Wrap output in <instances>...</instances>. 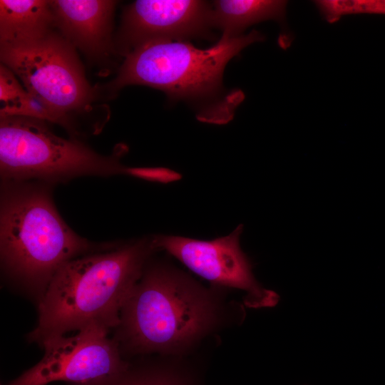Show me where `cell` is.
Here are the masks:
<instances>
[{
    "label": "cell",
    "instance_id": "obj_1",
    "mask_svg": "<svg viewBox=\"0 0 385 385\" xmlns=\"http://www.w3.org/2000/svg\"><path fill=\"white\" fill-rule=\"evenodd\" d=\"M154 250L152 238H144L67 262L37 304V324L27 334L28 341L41 346L89 327L114 330L122 307Z\"/></svg>",
    "mask_w": 385,
    "mask_h": 385
},
{
    "label": "cell",
    "instance_id": "obj_2",
    "mask_svg": "<svg viewBox=\"0 0 385 385\" xmlns=\"http://www.w3.org/2000/svg\"><path fill=\"white\" fill-rule=\"evenodd\" d=\"M4 183L0 210L1 267L38 304L64 264L97 249L64 222L47 188L24 182Z\"/></svg>",
    "mask_w": 385,
    "mask_h": 385
},
{
    "label": "cell",
    "instance_id": "obj_3",
    "mask_svg": "<svg viewBox=\"0 0 385 385\" xmlns=\"http://www.w3.org/2000/svg\"><path fill=\"white\" fill-rule=\"evenodd\" d=\"M207 291L165 266L144 269L124 302L114 329L123 356L170 353L190 345L215 320Z\"/></svg>",
    "mask_w": 385,
    "mask_h": 385
},
{
    "label": "cell",
    "instance_id": "obj_4",
    "mask_svg": "<svg viewBox=\"0 0 385 385\" xmlns=\"http://www.w3.org/2000/svg\"><path fill=\"white\" fill-rule=\"evenodd\" d=\"M265 40L253 30L247 34L220 38L200 49L189 41H160L143 44L127 55L117 76L107 85L112 94L129 85H144L163 91L170 99L202 108L219 100L228 62L247 46Z\"/></svg>",
    "mask_w": 385,
    "mask_h": 385
},
{
    "label": "cell",
    "instance_id": "obj_5",
    "mask_svg": "<svg viewBox=\"0 0 385 385\" xmlns=\"http://www.w3.org/2000/svg\"><path fill=\"white\" fill-rule=\"evenodd\" d=\"M117 154L102 155L76 140L54 134L45 120L4 116L0 120V173L4 182H63L83 175L124 173Z\"/></svg>",
    "mask_w": 385,
    "mask_h": 385
},
{
    "label": "cell",
    "instance_id": "obj_6",
    "mask_svg": "<svg viewBox=\"0 0 385 385\" xmlns=\"http://www.w3.org/2000/svg\"><path fill=\"white\" fill-rule=\"evenodd\" d=\"M0 58L26 91L52 112L58 124L76 130L72 117L88 111L97 92L86 81L76 48L58 30L0 44Z\"/></svg>",
    "mask_w": 385,
    "mask_h": 385
},
{
    "label": "cell",
    "instance_id": "obj_7",
    "mask_svg": "<svg viewBox=\"0 0 385 385\" xmlns=\"http://www.w3.org/2000/svg\"><path fill=\"white\" fill-rule=\"evenodd\" d=\"M110 331L89 327L71 337L51 339L41 346V360L8 385H46L53 381L86 384L116 376L130 364Z\"/></svg>",
    "mask_w": 385,
    "mask_h": 385
},
{
    "label": "cell",
    "instance_id": "obj_8",
    "mask_svg": "<svg viewBox=\"0 0 385 385\" xmlns=\"http://www.w3.org/2000/svg\"><path fill=\"white\" fill-rule=\"evenodd\" d=\"M243 226L228 235L212 240L158 235L152 238L155 250H163L192 272L214 284L244 290L250 307H272L278 295L264 289L255 278L251 264L240 245Z\"/></svg>",
    "mask_w": 385,
    "mask_h": 385
},
{
    "label": "cell",
    "instance_id": "obj_9",
    "mask_svg": "<svg viewBox=\"0 0 385 385\" xmlns=\"http://www.w3.org/2000/svg\"><path fill=\"white\" fill-rule=\"evenodd\" d=\"M211 12L204 1H135L124 10L116 48L125 56L150 42L202 37L212 27Z\"/></svg>",
    "mask_w": 385,
    "mask_h": 385
},
{
    "label": "cell",
    "instance_id": "obj_10",
    "mask_svg": "<svg viewBox=\"0 0 385 385\" xmlns=\"http://www.w3.org/2000/svg\"><path fill=\"white\" fill-rule=\"evenodd\" d=\"M55 27L76 48L101 59L113 49L112 21L117 4L108 0L50 1Z\"/></svg>",
    "mask_w": 385,
    "mask_h": 385
},
{
    "label": "cell",
    "instance_id": "obj_11",
    "mask_svg": "<svg viewBox=\"0 0 385 385\" xmlns=\"http://www.w3.org/2000/svg\"><path fill=\"white\" fill-rule=\"evenodd\" d=\"M53 29L50 1H0V44L36 38Z\"/></svg>",
    "mask_w": 385,
    "mask_h": 385
},
{
    "label": "cell",
    "instance_id": "obj_12",
    "mask_svg": "<svg viewBox=\"0 0 385 385\" xmlns=\"http://www.w3.org/2000/svg\"><path fill=\"white\" fill-rule=\"evenodd\" d=\"M287 1L218 0L212 4V26L222 32L220 38L244 35L250 26L263 21H285Z\"/></svg>",
    "mask_w": 385,
    "mask_h": 385
},
{
    "label": "cell",
    "instance_id": "obj_13",
    "mask_svg": "<svg viewBox=\"0 0 385 385\" xmlns=\"http://www.w3.org/2000/svg\"><path fill=\"white\" fill-rule=\"evenodd\" d=\"M1 117L24 116L57 123L55 115L36 98L21 87L14 73L0 67Z\"/></svg>",
    "mask_w": 385,
    "mask_h": 385
},
{
    "label": "cell",
    "instance_id": "obj_14",
    "mask_svg": "<svg viewBox=\"0 0 385 385\" xmlns=\"http://www.w3.org/2000/svg\"><path fill=\"white\" fill-rule=\"evenodd\" d=\"M322 18L329 24L352 14L385 16V0H317L314 1Z\"/></svg>",
    "mask_w": 385,
    "mask_h": 385
},
{
    "label": "cell",
    "instance_id": "obj_15",
    "mask_svg": "<svg viewBox=\"0 0 385 385\" xmlns=\"http://www.w3.org/2000/svg\"><path fill=\"white\" fill-rule=\"evenodd\" d=\"M110 385H184L167 371L158 368L134 369L130 364L123 372L110 379Z\"/></svg>",
    "mask_w": 385,
    "mask_h": 385
},
{
    "label": "cell",
    "instance_id": "obj_16",
    "mask_svg": "<svg viewBox=\"0 0 385 385\" xmlns=\"http://www.w3.org/2000/svg\"><path fill=\"white\" fill-rule=\"evenodd\" d=\"M124 173L151 181L168 182L179 178V174L162 168H125Z\"/></svg>",
    "mask_w": 385,
    "mask_h": 385
},
{
    "label": "cell",
    "instance_id": "obj_17",
    "mask_svg": "<svg viewBox=\"0 0 385 385\" xmlns=\"http://www.w3.org/2000/svg\"><path fill=\"white\" fill-rule=\"evenodd\" d=\"M111 378V377L103 379V380H101V381L90 383V384H71V385H110V379Z\"/></svg>",
    "mask_w": 385,
    "mask_h": 385
},
{
    "label": "cell",
    "instance_id": "obj_18",
    "mask_svg": "<svg viewBox=\"0 0 385 385\" xmlns=\"http://www.w3.org/2000/svg\"><path fill=\"white\" fill-rule=\"evenodd\" d=\"M1 385H2V384H1Z\"/></svg>",
    "mask_w": 385,
    "mask_h": 385
}]
</instances>
